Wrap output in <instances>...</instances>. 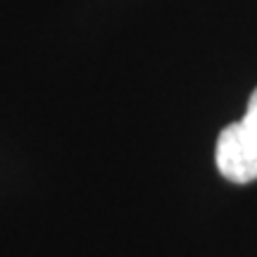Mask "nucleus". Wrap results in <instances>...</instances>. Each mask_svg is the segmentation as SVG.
I'll return each mask as SVG.
<instances>
[{"label":"nucleus","instance_id":"1","mask_svg":"<svg viewBox=\"0 0 257 257\" xmlns=\"http://www.w3.org/2000/svg\"><path fill=\"white\" fill-rule=\"evenodd\" d=\"M214 162L231 184H250L257 179V88L250 95L243 119L221 128Z\"/></svg>","mask_w":257,"mask_h":257}]
</instances>
